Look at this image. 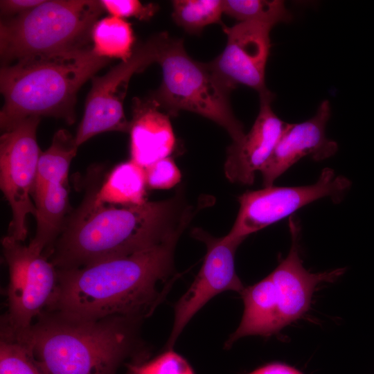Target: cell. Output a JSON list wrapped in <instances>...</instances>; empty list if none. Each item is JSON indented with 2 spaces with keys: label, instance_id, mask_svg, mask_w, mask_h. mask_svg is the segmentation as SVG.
<instances>
[{
  "label": "cell",
  "instance_id": "277c9868",
  "mask_svg": "<svg viewBox=\"0 0 374 374\" xmlns=\"http://www.w3.org/2000/svg\"><path fill=\"white\" fill-rule=\"evenodd\" d=\"M40 317L23 330L1 328L30 350L45 374H115L130 351L131 318L82 320L55 312Z\"/></svg>",
  "mask_w": 374,
  "mask_h": 374
},
{
  "label": "cell",
  "instance_id": "f546056e",
  "mask_svg": "<svg viewBox=\"0 0 374 374\" xmlns=\"http://www.w3.org/2000/svg\"><path fill=\"white\" fill-rule=\"evenodd\" d=\"M125 374H136V373H135V371H134V369L132 368L131 365H129L128 368H127V371L126 372Z\"/></svg>",
  "mask_w": 374,
  "mask_h": 374
},
{
  "label": "cell",
  "instance_id": "ba28073f",
  "mask_svg": "<svg viewBox=\"0 0 374 374\" xmlns=\"http://www.w3.org/2000/svg\"><path fill=\"white\" fill-rule=\"evenodd\" d=\"M1 244L9 271L8 312L1 326L23 330L53 303L57 288V269L43 253L8 235L2 239Z\"/></svg>",
  "mask_w": 374,
  "mask_h": 374
},
{
  "label": "cell",
  "instance_id": "5b68a950",
  "mask_svg": "<svg viewBox=\"0 0 374 374\" xmlns=\"http://www.w3.org/2000/svg\"><path fill=\"white\" fill-rule=\"evenodd\" d=\"M103 10L100 1L45 0L26 12L2 19V64L87 46Z\"/></svg>",
  "mask_w": 374,
  "mask_h": 374
},
{
  "label": "cell",
  "instance_id": "4fadbf2b",
  "mask_svg": "<svg viewBox=\"0 0 374 374\" xmlns=\"http://www.w3.org/2000/svg\"><path fill=\"white\" fill-rule=\"evenodd\" d=\"M330 113V103L325 100L310 119L286 123L271 155L260 171L265 187L273 186L276 179L303 157L310 156L315 161H322L335 154L337 143L326 135Z\"/></svg>",
  "mask_w": 374,
  "mask_h": 374
},
{
  "label": "cell",
  "instance_id": "3957f363",
  "mask_svg": "<svg viewBox=\"0 0 374 374\" xmlns=\"http://www.w3.org/2000/svg\"><path fill=\"white\" fill-rule=\"evenodd\" d=\"M110 59L98 56L92 46L21 58L0 70L4 104L0 112L3 131L30 116H52L71 125L80 88Z\"/></svg>",
  "mask_w": 374,
  "mask_h": 374
},
{
  "label": "cell",
  "instance_id": "44dd1931",
  "mask_svg": "<svg viewBox=\"0 0 374 374\" xmlns=\"http://www.w3.org/2000/svg\"><path fill=\"white\" fill-rule=\"evenodd\" d=\"M91 39L93 51L99 57L127 60L134 48V37L131 24L124 19L109 16L94 24Z\"/></svg>",
  "mask_w": 374,
  "mask_h": 374
},
{
  "label": "cell",
  "instance_id": "e0dca14e",
  "mask_svg": "<svg viewBox=\"0 0 374 374\" xmlns=\"http://www.w3.org/2000/svg\"><path fill=\"white\" fill-rule=\"evenodd\" d=\"M240 294L244 306L243 315L238 327L227 340V346L246 336H268L283 328L269 275L244 288Z\"/></svg>",
  "mask_w": 374,
  "mask_h": 374
},
{
  "label": "cell",
  "instance_id": "8fae6325",
  "mask_svg": "<svg viewBox=\"0 0 374 374\" xmlns=\"http://www.w3.org/2000/svg\"><path fill=\"white\" fill-rule=\"evenodd\" d=\"M192 234L205 243L207 251L193 283L175 305L174 323L167 343L169 349L189 321L212 298L224 291L241 293L244 288L235 269V253L244 240L226 235L213 237L197 228Z\"/></svg>",
  "mask_w": 374,
  "mask_h": 374
},
{
  "label": "cell",
  "instance_id": "52a82bcc",
  "mask_svg": "<svg viewBox=\"0 0 374 374\" xmlns=\"http://www.w3.org/2000/svg\"><path fill=\"white\" fill-rule=\"evenodd\" d=\"M172 39L166 32L157 33L135 47L127 60L91 78L84 116L75 136L78 146L102 132H129L130 123L125 117L123 102L130 78L158 62Z\"/></svg>",
  "mask_w": 374,
  "mask_h": 374
},
{
  "label": "cell",
  "instance_id": "f1b7e54d",
  "mask_svg": "<svg viewBox=\"0 0 374 374\" xmlns=\"http://www.w3.org/2000/svg\"><path fill=\"white\" fill-rule=\"evenodd\" d=\"M249 374H303L296 368L281 363H271L256 369Z\"/></svg>",
  "mask_w": 374,
  "mask_h": 374
},
{
  "label": "cell",
  "instance_id": "ffe728a7",
  "mask_svg": "<svg viewBox=\"0 0 374 374\" xmlns=\"http://www.w3.org/2000/svg\"><path fill=\"white\" fill-rule=\"evenodd\" d=\"M78 148L71 133L64 129L57 131L49 148L40 153L33 192L48 183L68 184L70 164Z\"/></svg>",
  "mask_w": 374,
  "mask_h": 374
},
{
  "label": "cell",
  "instance_id": "4316f807",
  "mask_svg": "<svg viewBox=\"0 0 374 374\" xmlns=\"http://www.w3.org/2000/svg\"><path fill=\"white\" fill-rule=\"evenodd\" d=\"M103 10L111 16L125 18L135 17L139 20H149L159 9L157 4H143L137 0H101Z\"/></svg>",
  "mask_w": 374,
  "mask_h": 374
},
{
  "label": "cell",
  "instance_id": "7a4b0ae2",
  "mask_svg": "<svg viewBox=\"0 0 374 374\" xmlns=\"http://www.w3.org/2000/svg\"><path fill=\"white\" fill-rule=\"evenodd\" d=\"M192 215L178 196L133 206L94 205L85 197L64 222L49 260L68 269L127 256L184 229Z\"/></svg>",
  "mask_w": 374,
  "mask_h": 374
},
{
  "label": "cell",
  "instance_id": "30bf717a",
  "mask_svg": "<svg viewBox=\"0 0 374 374\" xmlns=\"http://www.w3.org/2000/svg\"><path fill=\"white\" fill-rule=\"evenodd\" d=\"M39 117L20 120L2 131L0 138V185L12 211L8 235L23 242L27 216L35 215L30 199L41 151L37 141Z\"/></svg>",
  "mask_w": 374,
  "mask_h": 374
},
{
  "label": "cell",
  "instance_id": "7402d4cb",
  "mask_svg": "<svg viewBox=\"0 0 374 374\" xmlns=\"http://www.w3.org/2000/svg\"><path fill=\"white\" fill-rule=\"evenodd\" d=\"M223 11L239 22L256 21L274 26L292 19L280 0H222Z\"/></svg>",
  "mask_w": 374,
  "mask_h": 374
},
{
  "label": "cell",
  "instance_id": "9a60e30c",
  "mask_svg": "<svg viewBox=\"0 0 374 374\" xmlns=\"http://www.w3.org/2000/svg\"><path fill=\"white\" fill-rule=\"evenodd\" d=\"M274 95L260 98V109L253 125L238 142L226 150V177L232 183L251 185L271 155L287 123L274 112Z\"/></svg>",
  "mask_w": 374,
  "mask_h": 374
},
{
  "label": "cell",
  "instance_id": "5bb4252c",
  "mask_svg": "<svg viewBox=\"0 0 374 374\" xmlns=\"http://www.w3.org/2000/svg\"><path fill=\"white\" fill-rule=\"evenodd\" d=\"M289 229L292 244L287 256L269 274L283 328L300 319L309 309L312 294L320 283L331 282L344 269L311 273L303 265L299 253L301 227L291 216Z\"/></svg>",
  "mask_w": 374,
  "mask_h": 374
},
{
  "label": "cell",
  "instance_id": "2e32d148",
  "mask_svg": "<svg viewBox=\"0 0 374 374\" xmlns=\"http://www.w3.org/2000/svg\"><path fill=\"white\" fill-rule=\"evenodd\" d=\"M130 121L131 160L143 168L168 157L175 145L169 115L152 96L134 98Z\"/></svg>",
  "mask_w": 374,
  "mask_h": 374
},
{
  "label": "cell",
  "instance_id": "7c38bea8",
  "mask_svg": "<svg viewBox=\"0 0 374 374\" xmlns=\"http://www.w3.org/2000/svg\"><path fill=\"white\" fill-rule=\"evenodd\" d=\"M274 26L256 22H238L224 26L227 42L223 51L208 63L211 71L227 89L242 84L256 90L259 97L272 95L265 83V69Z\"/></svg>",
  "mask_w": 374,
  "mask_h": 374
},
{
  "label": "cell",
  "instance_id": "cb8c5ba5",
  "mask_svg": "<svg viewBox=\"0 0 374 374\" xmlns=\"http://www.w3.org/2000/svg\"><path fill=\"white\" fill-rule=\"evenodd\" d=\"M0 374H45L30 350L10 332L1 330Z\"/></svg>",
  "mask_w": 374,
  "mask_h": 374
},
{
  "label": "cell",
  "instance_id": "6da1fadb",
  "mask_svg": "<svg viewBox=\"0 0 374 374\" xmlns=\"http://www.w3.org/2000/svg\"><path fill=\"white\" fill-rule=\"evenodd\" d=\"M183 231L127 256L57 269V288L49 310L82 320L132 318L152 310L159 301V283L172 270L175 245Z\"/></svg>",
  "mask_w": 374,
  "mask_h": 374
},
{
  "label": "cell",
  "instance_id": "484cf974",
  "mask_svg": "<svg viewBox=\"0 0 374 374\" xmlns=\"http://www.w3.org/2000/svg\"><path fill=\"white\" fill-rule=\"evenodd\" d=\"M147 187L151 189H169L181 180V174L170 157L161 159L144 168Z\"/></svg>",
  "mask_w": 374,
  "mask_h": 374
},
{
  "label": "cell",
  "instance_id": "83f0119b",
  "mask_svg": "<svg viewBox=\"0 0 374 374\" xmlns=\"http://www.w3.org/2000/svg\"><path fill=\"white\" fill-rule=\"evenodd\" d=\"M44 0H1L0 11L3 18H9L26 12Z\"/></svg>",
  "mask_w": 374,
  "mask_h": 374
},
{
  "label": "cell",
  "instance_id": "8992f818",
  "mask_svg": "<svg viewBox=\"0 0 374 374\" xmlns=\"http://www.w3.org/2000/svg\"><path fill=\"white\" fill-rule=\"evenodd\" d=\"M158 63L162 82L152 96L170 116L185 110L199 114L222 127L233 142L245 135L244 126L232 111L231 91L211 71L208 63L190 57L181 39H172Z\"/></svg>",
  "mask_w": 374,
  "mask_h": 374
},
{
  "label": "cell",
  "instance_id": "d6986e66",
  "mask_svg": "<svg viewBox=\"0 0 374 374\" xmlns=\"http://www.w3.org/2000/svg\"><path fill=\"white\" fill-rule=\"evenodd\" d=\"M146 187L144 168L130 160L115 166L101 186L86 198L94 205H139L147 202Z\"/></svg>",
  "mask_w": 374,
  "mask_h": 374
},
{
  "label": "cell",
  "instance_id": "d4e9b609",
  "mask_svg": "<svg viewBox=\"0 0 374 374\" xmlns=\"http://www.w3.org/2000/svg\"><path fill=\"white\" fill-rule=\"evenodd\" d=\"M130 365L136 374H194L188 362L172 349L148 362Z\"/></svg>",
  "mask_w": 374,
  "mask_h": 374
},
{
  "label": "cell",
  "instance_id": "603a6c76",
  "mask_svg": "<svg viewBox=\"0 0 374 374\" xmlns=\"http://www.w3.org/2000/svg\"><path fill=\"white\" fill-rule=\"evenodd\" d=\"M172 17L186 32L198 34L206 26L220 24L223 11L222 0H174Z\"/></svg>",
  "mask_w": 374,
  "mask_h": 374
},
{
  "label": "cell",
  "instance_id": "ac0fdd59",
  "mask_svg": "<svg viewBox=\"0 0 374 374\" xmlns=\"http://www.w3.org/2000/svg\"><path fill=\"white\" fill-rule=\"evenodd\" d=\"M68 184L48 183L32 193L36 208V231L28 247L34 251L50 253L64 224L68 208Z\"/></svg>",
  "mask_w": 374,
  "mask_h": 374
},
{
  "label": "cell",
  "instance_id": "9c48e42d",
  "mask_svg": "<svg viewBox=\"0 0 374 374\" xmlns=\"http://www.w3.org/2000/svg\"><path fill=\"white\" fill-rule=\"evenodd\" d=\"M351 187L345 176L324 168L318 180L301 186H268L248 190L238 197L240 209L228 237L244 240L295 213L302 207L323 198L341 202Z\"/></svg>",
  "mask_w": 374,
  "mask_h": 374
}]
</instances>
